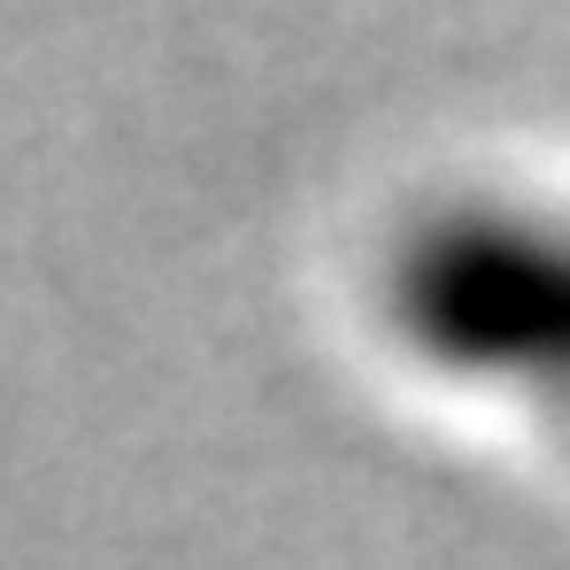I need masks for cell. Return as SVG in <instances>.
I'll return each mask as SVG.
<instances>
[{
	"label": "cell",
	"mask_w": 570,
	"mask_h": 570,
	"mask_svg": "<svg viewBox=\"0 0 570 570\" xmlns=\"http://www.w3.org/2000/svg\"><path fill=\"white\" fill-rule=\"evenodd\" d=\"M393 324L440 371L570 393V216L463 208L393 263Z\"/></svg>",
	"instance_id": "6da1fadb"
}]
</instances>
